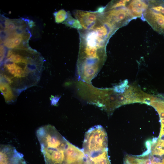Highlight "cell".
Instances as JSON below:
<instances>
[{"instance_id": "1", "label": "cell", "mask_w": 164, "mask_h": 164, "mask_svg": "<svg viewBox=\"0 0 164 164\" xmlns=\"http://www.w3.org/2000/svg\"><path fill=\"white\" fill-rule=\"evenodd\" d=\"M24 55L18 60H4L1 63L0 91L7 101H15L22 91L40 80L42 58L39 55Z\"/></svg>"}, {"instance_id": "2", "label": "cell", "mask_w": 164, "mask_h": 164, "mask_svg": "<svg viewBox=\"0 0 164 164\" xmlns=\"http://www.w3.org/2000/svg\"><path fill=\"white\" fill-rule=\"evenodd\" d=\"M108 138L104 128L98 125L92 127L86 132L82 150L86 156L108 150Z\"/></svg>"}, {"instance_id": "3", "label": "cell", "mask_w": 164, "mask_h": 164, "mask_svg": "<svg viewBox=\"0 0 164 164\" xmlns=\"http://www.w3.org/2000/svg\"><path fill=\"white\" fill-rule=\"evenodd\" d=\"M36 135L41 149L64 150L66 149L68 141L53 125H48L41 127L36 131Z\"/></svg>"}, {"instance_id": "4", "label": "cell", "mask_w": 164, "mask_h": 164, "mask_svg": "<svg viewBox=\"0 0 164 164\" xmlns=\"http://www.w3.org/2000/svg\"><path fill=\"white\" fill-rule=\"evenodd\" d=\"M126 5L110 9H105L104 7L100 9L101 20L110 28L117 30L134 19Z\"/></svg>"}, {"instance_id": "5", "label": "cell", "mask_w": 164, "mask_h": 164, "mask_svg": "<svg viewBox=\"0 0 164 164\" xmlns=\"http://www.w3.org/2000/svg\"><path fill=\"white\" fill-rule=\"evenodd\" d=\"M142 18L155 31L164 35V1L149 0Z\"/></svg>"}, {"instance_id": "6", "label": "cell", "mask_w": 164, "mask_h": 164, "mask_svg": "<svg viewBox=\"0 0 164 164\" xmlns=\"http://www.w3.org/2000/svg\"><path fill=\"white\" fill-rule=\"evenodd\" d=\"M77 19L79 22L83 30H87L93 26L99 19L100 13L77 10L74 13Z\"/></svg>"}, {"instance_id": "7", "label": "cell", "mask_w": 164, "mask_h": 164, "mask_svg": "<svg viewBox=\"0 0 164 164\" xmlns=\"http://www.w3.org/2000/svg\"><path fill=\"white\" fill-rule=\"evenodd\" d=\"M149 1L129 0L126 6L132 15L136 18L142 17L148 6Z\"/></svg>"}, {"instance_id": "8", "label": "cell", "mask_w": 164, "mask_h": 164, "mask_svg": "<svg viewBox=\"0 0 164 164\" xmlns=\"http://www.w3.org/2000/svg\"><path fill=\"white\" fill-rule=\"evenodd\" d=\"M24 37L22 34L17 33L15 32L10 33L3 41L4 45L9 49L17 48L21 47Z\"/></svg>"}, {"instance_id": "9", "label": "cell", "mask_w": 164, "mask_h": 164, "mask_svg": "<svg viewBox=\"0 0 164 164\" xmlns=\"http://www.w3.org/2000/svg\"><path fill=\"white\" fill-rule=\"evenodd\" d=\"M108 153V150L102 153L87 157L92 164H111Z\"/></svg>"}, {"instance_id": "10", "label": "cell", "mask_w": 164, "mask_h": 164, "mask_svg": "<svg viewBox=\"0 0 164 164\" xmlns=\"http://www.w3.org/2000/svg\"><path fill=\"white\" fill-rule=\"evenodd\" d=\"M66 25L74 28L79 29L80 30L82 29V27L79 22L77 20L73 18L70 14L68 13L67 17L65 22H64Z\"/></svg>"}, {"instance_id": "11", "label": "cell", "mask_w": 164, "mask_h": 164, "mask_svg": "<svg viewBox=\"0 0 164 164\" xmlns=\"http://www.w3.org/2000/svg\"><path fill=\"white\" fill-rule=\"evenodd\" d=\"M56 22L62 23L66 20L67 17L68 13L64 9H61L54 14Z\"/></svg>"}, {"instance_id": "12", "label": "cell", "mask_w": 164, "mask_h": 164, "mask_svg": "<svg viewBox=\"0 0 164 164\" xmlns=\"http://www.w3.org/2000/svg\"><path fill=\"white\" fill-rule=\"evenodd\" d=\"M15 21L6 19L5 22V31L6 32L11 33L17 28Z\"/></svg>"}]
</instances>
